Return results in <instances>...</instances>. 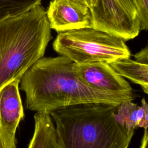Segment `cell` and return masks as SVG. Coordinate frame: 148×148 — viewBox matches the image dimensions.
I'll use <instances>...</instances> for the list:
<instances>
[{
	"instance_id": "1",
	"label": "cell",
	"mask_w": 148,
	"mask_h": 148,
	"mask_svg": "<svg viewBox=\"0 0 148 148\" xmlns=\"http://www.w3.org/2000/svg\"><path fill=\"white\" fill-rule=\"evenodd\" d=\"M73 64L63 56L38 60L23 75L20 82V88L25 94L26 108L49 113L88 103L118 106L135 99L134 91H106L87 85L75 73Z\"/></svg>"
},
{
	"instance_id": "2",
	"label": "cell",
	"mask_w": 148,
	"mask_h": 148,
	"mask_svg": "<svg viewBox=\"0 0 148 148\" xmlns=\"http://www.w3.org/2000/svg\"><path fill=\"white\" fill-rule=\"evenodd\" d=\"M117 107L88 103L49 112L58 148H128L131 138L115 119Z\"/></svg>"
},
{
	"instance_id": "3",
	"label": "cell",
	"mask_w": 148,
	"mask_h": 148,
	"mask_svg": "<svg viewBox=\"0 0 148 148\" xmlns=\"http://www.w3.org/2000/svg\"><path fill=\"white\" fill-rule=\"evenodd\" d=\"M51 38L46 10L40 5L0 21V90L20 81L43 57Z\"/></svg>"
},
{
	"instance_id": "4",
	"label": "cell",
	"mask_w": 148,
	"mask_h": 148,
	"mask_svg": "<svg viewBox=\"0 0 148 148\" xmlns=\"http://www.w3.org/2000/svg\"><path fill=\"white\" fill-rule=\"evenodd\" d=\"M53 49L76 64L102 61L110 64L128 58L131 51L121 38L93 28L58 33Z\"/></svg>"
},
{
	"instance_id": "5",
	"label": "cell",
	"mask_w": 148,
	"mask_h": 148,
	"mask_svg": "<svg viewBox=\"0 0 148 148\" xmlns=\"http://www.w3.org/2000/svg\"><path fill=\"white\" fill-rule=\"evenodd\" d=\"M46 16L50 28L58 33L92 27L89 8L68 0H51Z\"/></svg>"
},
{
	"instance_id": "6",
	"label": "cell",
	"mask_w": 148,
	"mask_h": 148,
	"mask_svg": "<svg viewBox=\"0 0 148 148\" xmlns=\"http://www.w3.org/2000/svg\"><path fill=\"white\" fill-rule=\"evenodd\" d=\"M20 82H12L0 90V128L10 148H16V130L24 116L19 92Z\"/></svg>"
},
{
	"instance_id": "7",
	"label": "cell",
	"mask_w": 148,
	"mask_h": 148,
	"mask_svg": "<svg viewBox=\"0 0 148 148\" xmlns=\"http://www.w3.org/2000/svg\"><path fill=\"white\" fill-rule=\"evenodd\" d=\"M73 69L81 80L92 87L112 92L134 91L130 83L117 74L107 62L97 61L83 64L74 63Z\"/></svg>"
},
{
	"instance_id": "8",
	"label": "cell",
	"mask_w": 148,
	"mask_h": 148,
	"mask_svg": "<svg viewBox=\"0 0 148 148\" xmlns=\"http://www.w3.org/2000/svg\"><path fill=\"white\" fill-rule=\"evenodd\" d=\"M114 117L132 139L137 128L147 130L148 105L145 98L142 99L140 106L132 101L124 102L117 107Z\"/></svg>"
},
{
	"instance_id": "9",
	"label": "cell",
	"mask_w": 148,
	"mask_h": 148,
	"mask_svg": "<svg viewBox=\"0 0 148 148\" xmlns=\"http://www.w3.org/2000/svg\"><path fill=\"white\" fill-rule=\"evenodd\" d=\"M34 132L28 148H58L54 123L46 112L34 114Z\"/></svg>"
},
{
	"instance_id": "10",
	"label": "cell",
	"mask_w": 148,
	"mask_h": 148,
	"mask_svg": "<svg viewBox=\"0 0 148 148\" xmlns=\"http://www.w3.org/2000/svg\"><path fill=\"white\" fill-rule=\"evenodd\" d=\"M109 65L119 76L139 85L145 93H148V63L128 58L116 60Z\"/></svg>"
},
{
	"instance_id": "11",
	"label": "cell",
	"mask_w": 148,
	"mask_h": 148,
	"mask_svg": "<svg viewBox=\"0 0 148 148\" xmlns=\"http://www.w3.org/2000/svg\"><path fill=\"white\" fill-rule=\"evenodd\" d=\"M42 0H0V21L40 6Z\"/></svg>"
},
{
	"instance_id": "12",
	"label": "cell",
	"mask_w": 148,
	"mask_h": 148,
	"mask_svg": "<svg viewBox=\"0 0 148 148\" xmlns=\"http://www.w3.org/2000/svg\"><path fill=\"white\" fill-rule=\"evenodd\" d=\"M140 30L148 28V0H135Z\"/></svg>"
},
{
	"instance_id": "13",
	"label": "cell",
	"mask_w": 148,
	"mask_h": 148,
	"mask_svg": "<svg viewBox=\"0 0 148 148\" xmlns=\"http://www.w3.org/2000/svg\"><path fill=\"white\" fill-rule=\"evenodd\" d=\"M119 1L130 17L134 21L139 24L135 0H119Z\"/></svg>"
},
{
	"instance_id": "14",
	"label": "cell",
	"mask_w": 148,
	"mask_h": 148,
	"mask_svg": "<svg viewBox=\"0 0 148 148\" xmlns=\"http://www.w3.org/2000/svg\"><path fill=\"white\" fill-rule=\"evenodd\" d=\"M136 60L148 63V49L147 46H146L144 49H142L139 52L137 53L134 56Z\"/></svg>"
},
{
	"instance_id": "15",
	"label": "cell",
	"mask_w": 148,
	"mask_h": 148,
	"mask_svg": "<svg viewBox=\"0 0 148 148\" xmlns=\"http://www.w3.org/2000/svg\"><path fill=\"white\" fill-rule=\"evenodd\" d=\"M148 131L144 130L143 135L141 140L140 148H148Z\"/></svg>"
},
{
	"instance_id": "16",
	"label": "cell",
	"mask_w": 148,
	"mask_h": 148,
	"mask_svg": "<svg viewBox=\"0 0 148 148\" xmlns=\"http://www.w3.org/2000/svg\"><path fill=\"white\" fill-rule=\"evenodd\" d=\"M73 3H76L80 6L90 8L91 6V0H68Z\"/></svg>"
},
{
	"instance_id": "17",
	"label": "cell",
	"mask_w": 148,
	"mask_h": 148,
	"mask_svg": "<svg viewBox=\"0 0 148 148\" xmlns=\"http://www.w3.org/2000/svg\"><path fill=\"white\" fill-rule=\"evenodd\" d=\"M0 148H10L8 146V145L7 144L6 142L4 139L1 128H0Z\"/></svg>"
}]
</instances>
